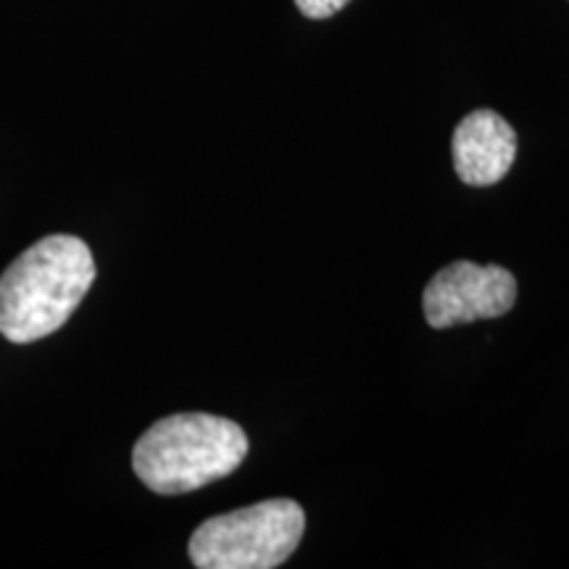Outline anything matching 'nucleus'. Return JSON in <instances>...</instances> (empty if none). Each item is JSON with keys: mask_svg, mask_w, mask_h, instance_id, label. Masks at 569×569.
Here are the masks:
<instances>
[{"mask_svg": "<svg viewBox=\"0 0 569 569\" xmlns=\"http://www.w3.org/2000/svg\"><path fill=\"white\" fill-rule=\"evenodd\" d=\"M96 282V261L84 240L48 234L27 248L0 277V336L34 343L53 336Z\"/></svg>", "mask_w": 569, "mask_h": 569, "instance_id": "nucleus-1", "label": "nucleus"}, {"mask_svg": "<svg viewBox=\"0 0 569 569\" xmlns=\"http://www.w3.org/2000/svg\"><path fill=\"white\" fill-rule=\"evenodd\" d=\"M243 427L217 415H172L142 432L132 448V469L159 496L193 493L243 465Z\"/></svg>", "mask_w": 569, "mask_h": 569, "instance_id": "nucleus-2", "label": "nucleus"}, {"mask_svg": "<svg viewBox=\"0 0 569 569\" xmlns=\"http://www.w3.org/2000/svg\"><path fill=\"white\" fill-rule=\"evenodd\" d=\"M306 515L290 498L206 519L190 538L188 553L198 569H272L301 543Z\"/></svg>", "mask_w": 569, "mask_h": 569, "instance_id": "nucleus-3", "label": "nucleus"}, {"mask_svg": "<svg viewBox=\"0 0 569 569\" xmlns=\"http://www.w3.org/2000/svg\"><path fill=\"white\" fill-rule=\"evenodd\" d=\"M515 301L517 280L509 269L453 261L427 282L422 309L427 325L446 330L461 322L503 317Z\"/></svg>", "mask_w": 569, "mask_h": 569, "instance_id": "nucleus-4", "label": "nucleus"}, {"mask_svg": "<svg viewBox=\"0 0 569 569\" xmlns=\"http://www.w3.org/2000/svg\"><path fill=\"white\" fill-rule=\"evenodd\" d=\"M453 169L472 188L501 182L517 159V134L501 113L478 109L461 119L451 140Z\"/></svg>", "mask_w": 569, "mask_h": 569, "instance_id": "nucleus-5", "label": "nucleus"}, {"mask_svg": "<svg viewBox=\"0 0 569 569\" xmlns=\"http://www.w3.org/2000/svg\"><path fill=\"white\" fill-rule=\"evenodd\" d=\"M351 0H296V9L306 19H330L338 11H343Z\"/></svg>", "mask_w": 569, "mask_h": 569, "instance_id": "nucleus-6", "label": "nucleus"}]
</instances>
